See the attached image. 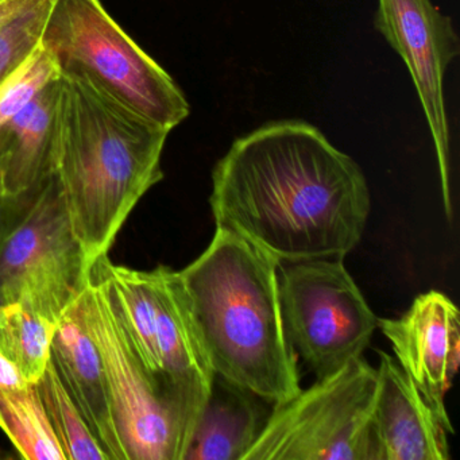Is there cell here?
Instances as JSON below:
<instances>
[{"label": "cell", "instance_id": "7", "mask_svg": "<svg viewBox=\"0 0 460 460\" xmlns=\"http://www.w3.org/2000/svg\"><path fill=\"white\" fill-rule=\"evenodd\" d=\"M376 368L363 357L274 405L244 460H381L373 424Z\"/></svg>", "mask_w": 460, "mask_h": 460}, {"label": "cell", "instance_id": "4", "mask_svg": "<svg viewBox=\"0 0 460 460\" xmlns=\"http://www.w3.org/2000/svg\"><path fill=\"white\" fill-rule=\"evenodd\" d=\"M77 304L103 360L125 460H184L199 413L158 386L139 362L99 261Z\"/></svg>", "mask_w": 460, "mask_h": 460}, {"label": "cell", "instance_id": "16", "mask_svg": "<svg viewBox=\"0 0 460 460\" xmlns=\"http://www.w3.org/2000/svg\"><path fill=\"white\" fill-rule=\"evenodd\" d=\"M58 323L18 304L0 306V352L29 384H37L50 360Z\"/></svg>", "mask_w": 460, "mask_h": 460}, {"label": "cell", "instance_id": "6", "mask_svg": "<svg viewBox=\"0 0 460 460\" xmlns=\"http://www.w3.org/2000/svg\"><path fill=\"white\" fill-rule=\"evenodd\" d=\"M90 273L52 172L39 190L14 200L0 238V306L18 304L58 323L82 297Z\"/></svg>", "mask_w": 460, "mask_h": 460}, {"label": "cell", "instance_id": "12", "mask_svg": "<svg viewBox=\"0 0 460 460\" xmlns=\"http://www.w3.org/2000/svg\"><path fill=\"white\" fill-rule=\"evenodd\" d=\"M50 360L109 460H125L103 360L83 324L77 303L58 320Z\"/></svg>", "mask_w": 460, "mask_h": 460}, {"label": "cell", "instance_id": "17", "mask_svg": "<svg viewBox=\"0 0 460 460\" xmlns=\"http://www.w3.org/2000/svg\"><path fill=\"white\" fill-rule=\"evenodd\" d=\"M48 420L66 460H109L61 382L52 360L37 382Z\"/></svg>", "mask_w": 460, "mask_h": 460}, {"label": "cell", "instance_id": "22", "mask_svg": "<svg viewBox=\"0 0 460 460\" xmlns=\"http://www.w3.org/2000/svg\"><path fill=\"white\" fill-rule=\"evenodd\" d=\"M13 207H14V200H10L0 190V238L4 235V228H6L10 215H12Z\"/></svg>", "mask_w": 460, "mask_h": 460}, {"label": "cell", "instance_id": "1", "mask_svg": "<svg viewBox=\"0 0 460 460\" xmlns=\"http://www.w3.org/2000/svg\"><path fill=\"white\" fill-rule=\"evenodd\" d=\"M217 227L279 263L341 258L362 239L370 190L360 166L311 123L276 120L235 139L212 172Z\"/></svg>", "mask_w": 460, "mask_h": 460}, {"label": "cell", "instance_id": "21", "mask_svg": "<svg viewBox=\"0 0 460 460\" xmlns=\"http://www.w3.org/2000/svg\"><path fill=\"white\" fill-rule=\"evenodd\" d=\"M29 382L21 376L18 368L0 352V389H20Z\"/></svg>", "mask_w": 460, "mask_h": 460}, {"label": "cell", "instance_id": "11", "mask_svg": "<svg viewBox=\"0 0 460 460\" xmlns=\"http://www.w3.org/2000/svg\"><path fill=\"white\" fill-rule=\"evenodd\" d=\"M373 424L381 460H448L449 417L441 416L397 360L379 352Z\"/></svg>", "mask_w": 460, "mask_h": 460}, {"label": "cell", "instance_id": "19", "mask_svg": "<svg viewBox=\"0 0 460 460\" xmlns=\"http://www.w3.org/2000/svg\"><path fill=\"white\" fill-rule=\"evenodd\" d=\"M53 2L42 0L0 31V80L41 41Z\"/></svg>", "mask_w": 460, "mask_h": 460}, {"label": "cell", "instance_id": "8", "mask_svg": "<svg viewBox=\"0 0 460 460\" xmlns=\"http://www.w3.org/2000/svg\"><path fill=\"white\" fill-rule=\"evenodd\" d=\"M279 293L288 341L316 379L362 357L378 328L341 258L279 263Z\"/></svg>", "mask_w": 460, "mask_h": 460}, {"label": "cell", "instance_id": "20", "mask_svg": "<svg viewBox=\"0 0 460 460\" xmlns=\"http://www.w3.org/2000/svg\"><path fill=\"white\" fill-rule=\"evenodd\" d=\"M42 0H0V31Z\"/></svg>", "mask_w": 460, "mask_h": 460}, {"label": "cell", "instance_id": "3", "mask_svg": "<svg viewBox=\"0 0 460 460\" xmlns=\"http://www.w3.org/2000/svg\"><path fill=\"white\" fill-rule=\"evenodd\" d=\"M279 268L260 247L217 227L206 252L179 271L212 371L273 405L301 390L282 322Z\"/></svg>", "mask_w": 460, "mask_h": 460}, {"label": "cell", "instance_id": "5", "mask_svg": "<svg viewBox=\"0 0 460 460\" xmlns=\"http://www.w3.org/2000/svg\"><path fill=\"white\" fill-rule=\"evenodd\" d=\"M42 41L61 71L84 75L169 131L190 117L187 96L173 77L123 31L101 0H55Z\"/></svg>", "mask_w": 460, "mask_h": 460}, {"label": "cell", "instance_id": "14", "mask_svg": "<svg viewBox=\"0 0 460 460\" xmlns=\"http://www.w3.org/2000/svg\"><path fill=\"white\" fill-rule=\"evenodd\" d=\"M60 80V79H58ZM58 82L0 128V190L18 200L52 174L53 119Z\"/></svg>", "mask_w": 460, "mask_h": 460}, {"label": "cell", "instance_id": "9", "mask_svg": "<svg viewBox=\"0 0 460 460\" xmlns=\"http://www.w3.org/2000/svg\"><path fill=\"white\" fill-rule=\"evenodd\" d=\"M374 29L402 58L411 74L429 126L438 158L444 211L454 217L451 196V147L444 102V76L459 56L460 41L451 17L432 0H378Z\"/></svg>", "mask_w": 460, "mask_h": 460}, {"label": "cell", "instance_id": "23", "mask_svg": "<svg viewBox=\"0 0 460 460\" xmlns=\"http://www.w3.org/2000/svg\"><path fill=\"white\" fill-rule=\"evenodd\" d=\"M4 457H6V456H4V455L2 454V452H0V459H4Z\"/></svg>", "mask_w": 460, "mask_h": 460}, {"label": "cell", "instance_id": "18", "mask_svg": "<svg viewBox=\"0 0 460 460\" xmlns=\"http://www.w3.org/2000/svg\"><path fill=\"white\" fill-rule=\"evenodd\" d=\"M60 63L44 41L0 80V128L28 109L61 77Z\"/></svg>", "mask_w": 460, "mask_h": 460}, {"label": "cell", "instance_id": "15", "mask_svg": "<svg viewBox=\"0 0 460 460\" xmlns=\"http://www.w3.org/2000/svg\"><path fill=\"white\" fill-rule=\"evenodd\" d=\"M0 428L28 460H66L42 405L37 384L0 389Z\"/></svg>", "mask_w": 460, "mask_h": 460}, {"label": "cell", "instance_id": "13", "mask_svg": "<svg viewBox=\"0 0 460 460\" xmlns=\"http://www.w3.org/2000/svg\"><path fill=\"white\" fill-rule=\"evenodd\" d=\"M273 408L265 398L214 373L184 460H244Z\"/></svg>", "mask_w": 460, "mask_h": 460}, {"label": "cell", "instance_id": "2", "mask_svg": "<svg viewBox=\"0 0 460 460\" xmlns=\"http://www.w3.org/2000/svg\"><path fill=\"white\" fill-rule=\"evenodd\" d=\"M169 134L84 75L61 74L52 172L90 268L109 254L128 215L164 179Z\"/></svg>", "mask_w": 460, "mask_h": 460}, {"label": "cell", "instance_id": "10", "mask_svg": "<svg viewBox=\"0 0 460 460\" xmlns=\"http://www.w3.org/2000/svg\"><path fill=\"white\" fill-rule=\"evenodd\" d=\"M395 360L433 408L448 417L444 397L460 365V314L438 290L417 296L398 319H378Z\"/></svg>", "mask_w": 460, "mask_h": 460}]
</instances>
